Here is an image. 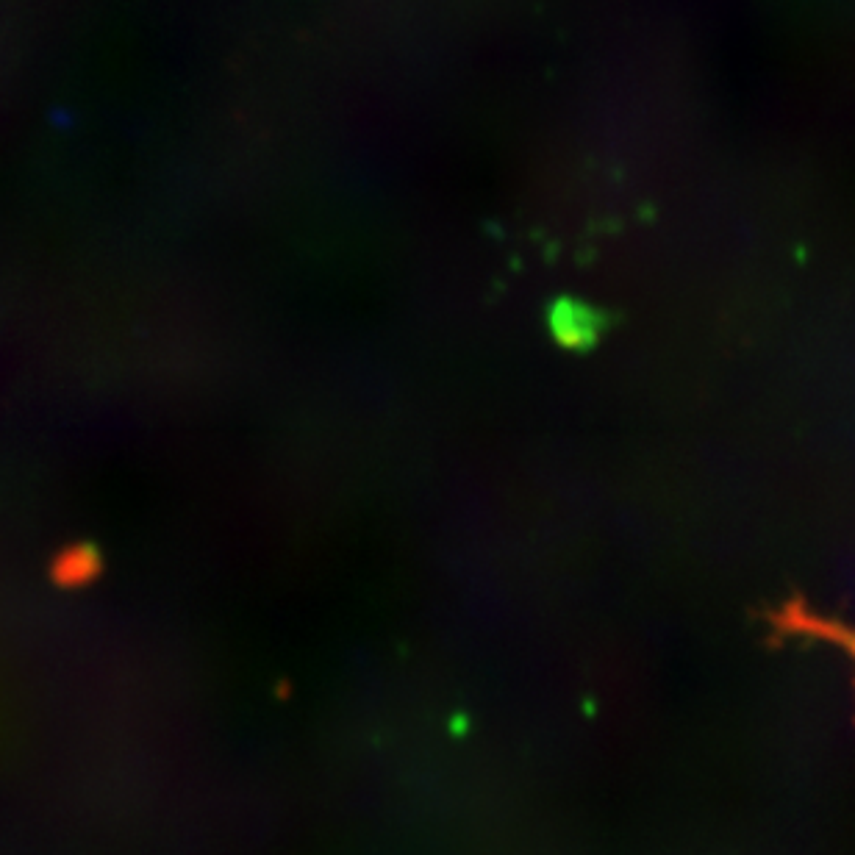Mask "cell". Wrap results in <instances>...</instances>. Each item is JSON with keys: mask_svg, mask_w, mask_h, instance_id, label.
<instances>
[{"mask_svg": "<svg viewBox=\"0 0 855 855\" xmlns=\"http://www.w3.org/2000/svg\"><path fill=\"white\" fill-rule=\"evenodd\" d=\"M550 331L556 336V342L572 350H586L592 347L606 328V314L603 311L586 306L581 300L558 298L550 306Z\"/></svg>", "mask_w": 855, "mask_h": 855, "instance_id": "obj_1", "label": "cell"}]
</instances>
